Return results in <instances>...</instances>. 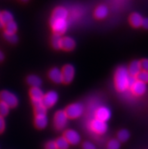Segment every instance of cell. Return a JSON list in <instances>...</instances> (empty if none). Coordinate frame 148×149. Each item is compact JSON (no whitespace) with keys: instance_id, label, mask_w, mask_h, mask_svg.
<instances>
[{"instance_id":"22","label":"cell","mask_w":148,"mask_h":149,"mask_svg":"<svg viewBox=\"0 0 148 149\" xmlns=\"http://www.w3.org/2000/svg\"><path fill=\"white\" fill-rule=\"evenodd\" d=\"M4 27H5L4 33H16L17 32V25L16 22L14 21L8 23L7 24L4 26Z\"/></svg>"},{"instance_id":"23","label":"cell","mask_w":148,"mask_h":149,"mask_svg":"<svg viewBox=\"0 0 148 149\" xmlns=\"http://www.w3.org/2000/svg\"><path fill=\"white\" fill-rule=\"evenodd\" d=\"M55 143H56L57 148L58 149H68L69 148V144L68 143V142L66 140V139L64 138V136L58 138V139L55 141Z\"/></svg>"},{"instance_id":"5","label":"cell","mask_w":148,"mask_h":149,"mask_svg":"<svg viewBox=\"0 0 148 149\" xmlns=\"http://www.w3.org/2000/svg\"><path fill=\"white\" fill-rule=\"evenodd\" d=\"M68 117L64 111H58L54 116V126L58 130H64L67 125Z\"/></svg>"},{"instance_id":"18","label":"cell","mask_w":148,"mask_h":149,"mask_svg":"<svg viewBox=\"0 0 148 149\" xmlns=\"http://www.w3.org/2000/svg\"><path fill=\"white\" fill-rule=\"evenodd\" d=\"M142 21L143 17L140 14L135 12V13H132L130 15L129 22L133 27H135V28L140 27L141 26V24H142Z\"/></svg>"},{"instance_id":"35","label":"cell","mask_w":148,"mask_h":149,"mask_svg":"<svg viewBox=\"0 0 148 149\" xmlns=\"http://www.w3.org/2000/svg\"><path fill=\"white\" fill-rule=\"evenodd\" d=\"M141 26H142L145 29H146V30H148V18L147 17H146V18H143Z\"/></svg>"},{"instance_id":"13","label":"cell","mask_w":148,"mask_h":149,"mask_svg":"<svg viewBox=\"0 0 148 149\" xmlns=\"http://www.w3.org/2000/svg\"><path fill=\"white\" fill-rule=\"evenodd\" d=\"M49 77L54 83H63V76H62L61 70L58 68H51L49 72Z\"/></svg>"},{"instance_id":"11","label":"cell","mask_w":148,"mask_h":149,"mask_svg":"<svg viewBox=\"0 0 148 149\" xmlns=\"http://www.w3.org/2000/svg\"><path fill=\"white\" fill-rule=\"evenodd\" d=\"M111 116V112L108 108L105 106H101L95 110L94 111V117L95 119L107 122Z\"/></svg>"},{"instance_id":"3","label":"cell","mask_w":148,"mask_h":149,"mask_svg":"<svg viewBox=\"0 0 148 149\" xmlns=\"http://www.w3.org/2000/svg\"><path fill=\"white\" fill-rule=\"evenodd\" d=\"M65 113L69 119H76L81 117L84 112V107L81 103H73L68 105L65 109Z\"/></svg>"},{"instance_id":"17","label":"cell","mask_w":148,"mask_h":149,"mask_svg":"<svg viewBox=\"0 0 148 149\" xmlns=\"http://www.w3.org/2000/svg\"><path fill=\"white\" fill-rule=\"evenodd\" d=\"M108 15V8L104 5H101L96 8L94 11V15L97 19H104Z\"/></svg>"},{"instance_id":"33","label":"cell","mask_w":148,"mask_h":149,"mask_svg":"<svg viewBox=\"0 0 148 149\" xmlns=\"http://www.w3.org/2000/svg\"><path fill=\"white\" fill-rule=\"evenodd\" d=\"M5 129H6V122H5L4 117L0 116V133L3 132Z\"/></svg>"},{"instance_id":"20","label":"cell","mask_w":148,"mask_h":149,"mask_svg":"<svg viewBox=\"0 0 148 149\" xmlns=\"http://www.w3.org/2000/svg\"><path fill=\"white\" fill-rule=\"evenodd\" d=\"M14 21V17L10 11H4L1 12V21H2L3 26L7 24L8 23ZM4 27V26H3Z\"/></svg>"},{"instance_id":"8","label":"cell","mask_w":148,"mask_h":149,"mask_svg":"<svg viewBox=\"0 0 148 149\" xmlns=\"http://www.w3.org/2000/svg\"><path fill=\"white\" fill-rule=\"evenodd\" d=\"M90 128L96 134L102 135L104 134L107 131V124L106 122L99 120L94 118L90 123Z\"/></svg>"},{"instance_id":"6","label":"cell","mask_w":148,"mask_h":149,"mask_svg":"<svg viewBox=\"0 0 148 149\" xmlns=\"http://www.w3.org/2000/svg\"><path fill=\"white\" fill-rule=\"evenodd\" d=\"M30 95L32 101L33 105L35 107L42 104V98L44 96L43 92L39 87H32L30 91Z\"/></svg>"},{"instance_id":"37","label":"cell","mask_w":148,"mask_h":149,"mask_svg":"<svg viewBox=\"0 0 148 149\" xmlns=\"http://www.w3.org/2000/svg\"><path fill=\"white\" fill-rule=\"evenodd\" d=\"M3 26V24H2V21H1V11H0V28H2Z\"/></svg>"},{"instance_id":"9","label":"cell","mask_w":148,"mask_h":149,"mask_svg":"<svg viewBox=\"0 0 148 149\" xmlns=\"http://www.w3.org/2000/svg\"><path fill=\"white\" fill-rule=\"evenodd\" d=\"M63 76V83L68 84L73 81L75 75V68L71 64H67L61 70Z\"/></svg>"},{"instance_id":"26","label":"cell","mask_w":148,"mask_h":149,"mask_svg":"<svg viewBox=\"0 0 148 149\" xmlns=\"http://www.w3.org/2000/svg\"><path fill=\"white\" fill-rule=\"evenodd\" d=\"M10 108L6 103L2 102H0V116L2 117H6L9 113Z\"/></svg>"},{"instance_id":"24","label":"cell","mask_w":148,"mask_h":149,"mask_svg":"<svg viewBox=\"0 0 148 149\" xmlns=\"http://www.w3.org/2000/svg\"><path fill=\"white\" fill-rule=\"evenodd\" d=\"M130 134L129 132L127 130H121L117 133V139L120 141V142H125L128 141V139H129Z\"/></svg>"},{"instance_id":"25","label":"cell","mask_w":148,"mask_h":149,"mask_svg":"<svg viewBox=\"0 0 148 149\" xmlns=\"http://www.w3.org/2000/svg\"><path fill=\"white\" fill-rule=\"evenodd\" d=\"M120 142L118 139H111L108 142L107 145V149H120Z\"/></svg>"},{"instance_id":"32","label":"cell","mask_w":148,"mask_h":149,"mask_svg":"<svg viewBox=\"0 0 148 149\" xmlns=\"http://www.w3.org/2000/svg\"><path fill=\"white\" fill-rule=\"evenodd\" d=\"M141 69L142 70L148 72V59H144L141 61Z\"/></svg>"},{"instance_id":"27","label":"cell","mask_w":148,"mask_h":149,"mask_svg":"<svg viewBox=\"0 0 148 149\" xmlns=\"http://www.w3.org/2000/svg\"><path fill=\"white\" fill-rule=\"evenodd\" d=\"M4 37L11 43H16L18 40V37L16 35V33H4Z\"/></svg>"},{"instance_id":"10","label":"cell","mask_w":148,"mask_h":149,"mask_svg":"<svg viewBox=\"0 0 148 149\" xmlns=\"http://www.w3.org/2000/svg\"><path fill=\"white\" fill-rule=\"evenodd\" d=\"M64 137L67 141L69 145L76 146L80 142V135L76 130H67L64 133Z\"/></svg>"},{"instance_id":"16","label":"cell","mask_w":148,"mask_h":149,"mask_svg":"<svg viewBox=\"0 0 148 149\" xmlns=\"http://www.w3.org/2000/svg\"><path fill=\"white\" fill-rule=\"evenodd\" d=\"M34 123L36 128L42 130L47 127L48 125V117L46 114H39L35 116Z\"/></svg>"},{"instance_id":"31","label":"cell","mask_w":148,"mask_h":149,"mask_svg":"<svg viewBox=\"0 0 148 149\" xmlns=\"http://www.w3.org/2000/svg\"><path fill=\"white\" fill-rule=\"evenodd\" d=\"M45 149H58L55 141H49L45 144Z\"/></svg>"},{"instance_id":"1","label":"cell","mask_w":148,"mask_h":149,"mask_svg":"<svg viewBox=\"0 0 148 149\" xmlns=\"http://www.w3.org/2000/svg\"><path fill=\"white\" fill-rule=\"evenodd\" d=\"M68 11L64 7L58 6L55 8L50 19V25L54 33L63 35L68 27Z\"/></svg>"},{"instance_id":"12","label":"cell","mask_w":148,"mask_h":149,"mask_svg":"<svg viewBox=\"0 0 148 149\" xmlns=\"http://www.w3.org/2000/svg\"><path fill=\"white\" fill-rule=\"evenodd\" d=\"M131 92L136 96H141L146 93L147 85L146 83H143L141 81H137L134 83L133 85L130 87Z\"/></svg>"},{"instance_id":"14","label":"cell","mask_w":148,"mask_h":149,"mask_svg":"<svg viewBox=\"0 0 148 149\" xmlns=\"http://www.w3.org/2000/svg\"><path fill=\"white\" fill-rule=\"evenodd\" d=\"M76 47V42L73 38L69 36H64L62 37L60 49L65 51H71Z\"/></svg>"},{"instance_id":"2","label":"cell","mask_w":148,"mask_h":149,"mask_svg":"<svg viewBox=\"0 0 148 149\" xmlns=\"http://www.w3.org/2000/svg\"><path fill=\"white\" fill-rule=\"evenodd\" d=\"M129 74L126 67H119L116 69L114 75L115 87L117 91L122 93L129 89Z\"/></svg>"},{"instance_id":"4","label":"cell","mask_w":148,"mask_h":149,"mask_svg":"<svg viewBox=\"0 0 148 149\" xmlns=\"http://www.w3.org/2000/svg\"><path fill=\"white\" fill-rule=\"evenodd\" d=\"M0 102L6 103L10 108H13L18 104V98L14 93L8 90H3L0 92Z\"/></svg>"},{"instance_id":"15","label":"cell","mask_w":148,"mask_h":149,"mask_svg":"<svg viewBox=\"0 0 148 149\" xmlns=\"http://www.w3.org/2000/svg\"><path fill=\"white\" fill-rule=\"evenodd\" d=\"M127 69L130 76L136 77L138 74L142 70V69H141V61H133L129 64V68H127Z\"/></svg>"},{"instance_id":"19","label":"cell","mask_w":148,"mask_h":149,"mask_svg":"<svg viewBox=\"0 0 148 149\" xmlns=\"http://www.w3.org/2000/svg\"><path fill=\"white\" fill-rule=\"evenodd\" d=\"M26 83L30 86L40 88V86H42V81L41 78L40 77L33 74V75H30L27 77V78H26Z\"/></svg>"},{"instance_id":"34","label":"cell","mask_w":148,"mask_h":149,"mask_svg":"<svg viewBox=\"0 0 148 149\" xmlns=\"http://www.w3.org/2000/svg\"><path fill=\"white\" fill-rule=\"evenodd\" d=\"M136 81H137V79H136L135 77H131V76H130L129 79V88L130 89V87L133 85Z\"/></svg>"},{"instance_id":"28","label":"cell","mask_w":148,"mask_h":149,"mask_svg":"<svg viewBox=\"0 0 148 149\" xmlns=\"http://www.w3.org/2000/svg\"><path fill=\"white\" fill-rule=\"evenodd\" d=\"M34 111L36 115L39 114H46L47 113V108H45L43 104H40L34 107Z\"/></svg>"},{"instance_id":"29","label":"cell","mask_w":148,"mask_h":149,"mask_svg":"<svg viewBox=\"0 0 148 149\" xmlns=\"http://www.w3.org/2000/svg\"><path fill=\"white\" fill-rule=\"evenodd\" d=\"M136 79L138 81L143 82L145 83H148V72L145 71V70H141L140 73L137 75Z\"/></svg>"},{"instance_id":"21","label":"cell","mask_w":148,"mask_h":149,"mask_svg":"<svg viewBox=\"0 0 148 149\" xmlns=\"http://www.w3.org/2000/svg\"><path fill=\"white\" fill-rule=\"evenodd\" d=\"M61 35L54 33L51 37V45L54 49H60V45H61Z\"/></svg>"},{"instance_id":"7","label":"cell","mask_w":148,"mask_h":149,"mask_svg":"<svg viewBox=\"0 0 148 149\" xmlns=\"http://www.w3.org/2000/svg\"><path fill=\"white\" fill-rule=\"evenodd\" d=\"M58 100V95L54 91H49L44 94L42 98V104L46 108H50L56 104Z\"/></svg>"},{"instance_id":"36","label":"cell","mask_w":148,"mask_h":149,"mask_svg":"<svg viewBox=\"0 0 148 149\" xmlns=\"http://www.w3.org/2000/svg\"><path fill=\"white\" fill-rule=\"evenodd\" d=\"M4 58H5L4 54L2 53V52L0 51V62H1V61H2L4 60Z\"/></svg>"},{"instance_id":"30","label":"cell","mask_w":148,"mask_h":149,"mask_svg":"<svg viewBox=\"0 0 148 149\" xmlns=\"http://www.w3.org/2000/svg\"><path fill=\"white\" fill-rule=\"evenodd\" d=\"M83 149H96L95 146L91 142H85L83 144Z\"/></svg>"}]
</instances>
